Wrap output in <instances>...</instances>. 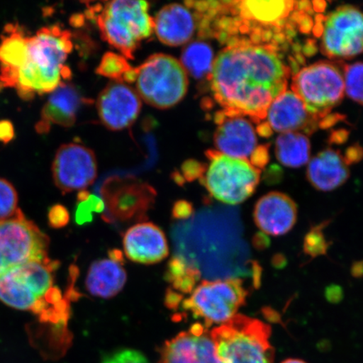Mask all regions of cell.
I'll return each mask as SVG.
<instances>
[{"label": "cell", "mask_w": 363, "mask_h": 363, "mask_svg": "<svg viewBox=\"0 0 363 363\" xmlns=\"http://www.w3.org/2000/svg\"><path fill=\"white\" fill-rule=\"evenodd\" d=\"M135 92L150 106L169 108L187 94L188 74L174 57L158 53L135 67Z\"/></svg>", "instance_id": "cell-7"}, {"label": "cell", "mask_w": 363, "mask_h": 363, "mask_svg": "<svg viewBox=\"0 0 363 363\" xmlns=\"http://www.w3.org/2000/svg\"><path fill=\"white\" fill-rule=\"evenodd\" d=\"M201 278V271L183 257H172L167 264L165 279L172 286L169 289L182 296L191 294Z\"/></svg>", "instance_id": "cell-26"}, {"label": "cell", "mask_w": 363, "mask_h": 363, "mask_svg": "<svg viewBox=\"0 0 363 363\" xmlns=\"http://www.w3.org/2000/svg\"><path fill=\"white\" fill-rule=\"evenodd\" d=\"M49 240L21 211L0 220V277L31 262L48 257Z\"/></svg>", "instance_id": "cell-10"}, {"label": "cell", "mask_w": 363, "mask_h": 363, "mask_svg": "<svg viewBox=\"0 0 363 363\" xmlns=\"http://www.w3.org/2000/svg\"><path fill=\"white\" fill-rule=\"evenodd\" d=\"M142 102L135 90L121 82H111L99 94L97 110L106 128L121 130L133 125L140 112Z\"/></svg>", "instance_id": "cell-13"}, {"label": "cell", "mask_w": 363, "mask_h": 363, "mask_svg": "<svg viewBox=\"0 0 363 363\" xmlns=\"http://www.w3.org/2000/svg\"><path fill=\"white\" fill-rule=\"evenodd\" d=\"M102 363H150L142 353L134 350H122L112 354Z\"/></svg>", "instance_id": "cell-31"}, {"label": "cell", "mask_w": 363, "mask_h": 363, "mask_svg": "<svg viewBox=\"0 0 363 363\" xmlns=\"http://www.w3.org/2000/svg\"><path fill=\"white\" fill-rule=\"evenodd\" d=\"M74 85L62 83L50 95L35 129L40 134L48 133L53 125L70 127L84 103H87Z\"/></svg>", "instance_id": "cell-20"}, {"label": "cell", "mask_w": 363, "mask_h": 363, "mask_svg": "<svg viewBox=\"0 0 363 363\" xmlns=\"http://www.w3.org/2000/svg\"><path fill=\"white\" fill-rule=\"evenodd\" d=\"M248 292L242 280L226 279L202 281L181 303L179 316L188 315L201 320L206 329L212 325H223L235 315L246 302Z\"/></svg>", "instance_id": "cell-8"}, {"label": "cell", "mask_w": 363, "mask_h": 363, "mask_svg": "<svg viewBox=\"0 0 363 363\" xmlns=\"http://www.w3.org/2000/svg\"><path fill=\"white\" fill-rule=\"evenodd\" d=\"M267 125L281 134L299 133L311 134L316 129L318 121L306 110L305 104L292 90H286L271 104L267 113Z\"/></svg>", "instance_id": "cell-16"}, {"label": "cell", "mask_w": 363, "mask_h": 363, "mask_svg": "<svg viewBox=\"0 0 363 363\" xmlns=\"http://www.w3.org/2000/svg\"><path fill=\"white\" fill-rule=\"evenodd\" d=\"M78 202L75 220L79 225L89 223L93 220V213H101L104 210V203L101 198L91 194L86 190L79 192Z\"/></svg>", "instance_id": "cell-29"}, {"label": "cell", "mask_w": 363, "mask_h": 363, "mask_svg": "<svg viewBox=\"0 0 363 363\" xmlns=\"http://www.w3.org/2000/svg\"><path fill=\"white\" fill-rule=\"evenodd\" d=\"M108 258L94 262L86 278V288L94 296L108 298L119 294L127 280L124 258L119 250L108 252Z\"/></svg>", "instance_id": "cell-21"}, {"label": "cell", "mask_w": 363, "mask_h": 363, "mask_svg": "<svg viewBox=\"0 0 363 363\" xmlns=\"http://www.w3.org/2000/svg\"><path fill=\"white\" fill-rule=\"evenodd\" d=\"M13 128L8 122H0V140L8 142L13 138Z\"/></svg>", "instance_id": "cell-36"}, {"label": "cell", "mask_w": 363, "mask_h": 363, "mask_svg": "<svg viewBox=\"0 0 363 363\" xmlns=\"http://www.w3.org/2000/svg\"><path fill=\"white\" fill-rule=\"evenodd\" d=\"M0 42V90L15 89L25 99L51 94L71 78L66 65L74 48L69 31L57 26L29 35L9 25Z\"/></svg>", "instance_id": "cell-2"}, {"label": "cell", "mask_w": 363, "mask_h": 363, "mask_svg": "<svg viewBox=\"0 0 363 363\" xmlns=\"http://www.w3.org/2000/svg\"><path fill=\"white\" fill-rule=\"evenodd\" d=\"M104 40L126 59H133L136 49L154 31V21L146 1L116 0L91 9Z\"/></svg>", "instance_id": "cell-4"}, {"label": "cell", "mask_w": 363, "mask_h": 363, "mask_svg": "<svg viewBox=\"0 0 363 363\" xmlns=\"http://www.w3.org/2000/svg\"><path fill=\"white\" fill-rule=\"evenodd\" d=\"M18 196L15 188L8 181L0 179V220L9 219L16 214Z\"/></svg>", "instance_id": "cell-30"}, {"label": "cell", "mask_w": 363, "mask_h": 363, "mask_svg": "<svg viewBox=\"0 0 363 363\" xmlns=\"http://www.w3.org/2000/svg\"><path fill=\"white\" fill-rule=\"evenodd\" d=\"M160 363H222L214 340L201 323L167 342L161 351Z\"/></svg>", "instance_id": "cell-14"}, {"label": "cell", "mask_w": 363, "mask_h": 363, "mask_svg": "<svg viewBox=\"0 0 363 363\" xmlns=\"http://www.w3.org/2000/svg\"><path fill=\"white\" fill-rule=\"evenodd\" d=\"M291 1L231 2V7L240 21H255L263 25H275L293 11Z\"/></svg>", "instance_id": "cell-23"}, {"label": "cell", "mask_w": 363, "mask_h": 363, "mask_svg": "<svg viewBox=\"0 0 363 363\" xmlns=\"http://www.w3.org/2000/svg\"><path fill=\"white\" fill-rule=\"evenodd\" d=\"M214 61L212 48L202 40L189 43L182 52V66L187 74L197 80L210 79Z\"/></svg>", "instance_id": "cell-25"}, {"label": "cell", "mask_w": 363, "mask_h": 363, "mask_svg": "<svg viewBox=\"0 0 363 363\" xmlns=\"http://www.w3.org/2000/svg\"><path fill=\"white\" fill-rule=\"evenodd\" d=\"M123 246L126 257L142 264L164 260L169 252L165 234L148 222L130 227L124 235Z\"/></svg>", "instance_id": "cell-18"}, {"label": "cell", "mask_w": 363, "mask_h": 363, "mask_svg": "<svg viewBox=\"0 0 363 363\" xmlns=\"http://www.w3.org/2000/svg\"><path fill=\"white\" fill-rule=\"evenodd\" d=\"M254 219L263 233L274 237L285 235L296 223V204L284 194H267L257 201Z\"/></svg>", "instance_id": "cell-19"}, {"label": "cell", "mask_w": 363, "mask_h": 363, "mask_svg": "<svg viewBox=\"0 0 363 363\" xmlns=\"http://www.w3.org/2000/svg\"><path fill=\"white\" fill-rule=\"evenodd\" d=\"M192 212V204L187 201H182L174 204L172 215H174L177 219H185V218H188L191 215Z\"/></svg>", "instance_id": "cell-35"}, {"label": "cell", "mask_w": 363, "mask_h": 363, "mask_svg": "<svg viewBox=\"0 0 363 363\" xmlns=\"http://www.w3.org/2000/svg\"><path fill=\"white\" fill-rule=\"evenodd\" d=\"M269 158V148L267 146H262L257 148L249 162L257 169H260L267 164Z\"/></svg>", "instance_id": "cell-34"}, {"label": "cell", "mask_w": 363, "mask_h": 363, "mask_svg": "<svg viewBox=\"0 0 363 363\" xmlns=\"http://www.w3.org/2000/svg\"><path fill=\"white\" fill-rule=\"evenodd\" d=\"M275 154L284 166L298 169L306 165L310 159V140L299 133L281 134L276 140Z\"/></svg>", "instance_id": "cell-24"}, {"label": "cell", "mask_w": 363, "mask_h": 363, "mask_svg": "<svg viewBox=\"0 0 363 363\" xmlns=\"http://www.w3.org/2000/svg\"><path fill=\"white\" fill-rule=\"evenodd\" d=\"M208 164L199 181L216 201L235 206L252 196L259 184L261 170L247 159L206 152Z\"/></svg>", "instance_id": "cell-6"}, {"label": "cell", "mask_w": 363, "mask_h": 363, "mask_svg": "<svg viewBox=\"0 0 363 363\" xmlns=\"http://www.w3.org/2000/svg\"><path fill=\"white\" fill-rule=\"evenodd\" d=\"M321 52L331 59H349L363 53V13L342 6L324 19Z\"/></svg>", "instance_id": "cell-11"}, {"label": "cell", "mask_w": 363, "mask_h": 363, "mask_svg": "<svg viewBox=\"0 0 363 363\" xmlns=\"http://www.w3.org/2000/svg\"><path fill=\"white\" fill-rule=\"evenodd\" d=\"M58 267V262L47 257L7 272L0 277V301L18 310L34 313L40 323L65 329L72 297L55 285Z\"/></svg>", "instance_id": "cell-3"}, {"label": "cell", "mask_w": 363, "mask_h": 363, "mask_svg": "<svg viewBox=\"0 0 363 363\" xmlns=\"http://www.w3.org/2000/svg\"><path fill=\"white\" fill-rule=\"evenodd\" d=\"M96 72L113 82L133 84L135 79V67H131L124 56L115 52L104 54Z\"/></svg>", "instance_id": "cell-27"}, {"label": "cell", "mask_w": 363, "mask_h": 363, "mask_svg": "<svg viewBox=\"0 0 363 363\" xmlns=\"http://www.w3.org/2000/svg\"><path fill=\"white\" fill-rule=\"evenodd\" d=\"M282 363H306V362H305L302 360H298V359H288V360L284 361Z\"/></svg>", "instance_id": "cell-37"}, {"label": "cell", "mask_w": 363, "mask_h": 363, "mask_svg": "<svg viewBox=\"0 0 363 363\" xmlns=\"http://www.w3.org/2000/svg\"><path fill=\"white\" fill-rule=\"evenodd\" d=\"M347 159L339 151L325 149L308 163L307 178L321 191H331L346 183L350 176Z\"/></svg>", "instance_id": "cell-22"}, {"label": "cell", "mask_w": 363, "mask_h": 363, "mask_svg": "<svg viewBox=\"0 0 363 363\" xmlns=\"http://www.w3.org/2000/svg\"><path fill=\"white\" fill-rule=\"evenodd\" d=\"M345 93L363 106V62H355L343 67Z\"/></svg>", "instance_id": "cell-28"}, {"label": "cell", "mask_w": 363, "mask_h": 363, "mask_svg": "<svg viewBox=\"0 0 363 363\" xmlns=\"http://www.w3.org/2000/svg\"><path fill=\"white\" fill-rule=\"evenodd\" d=\"M97 160L92 150L83 145H63L52 165L54 182L65 193L85 190L97 177Z\"/></svg>", "instance_id": "cell-12"}, {"label": "cell", "mask_w": 363, "mask_h": 363, "mask_svg": "<svg viewBox=\"0 0 363 363\" xmlns=\"http://www.w3.org/2000/svg\"><path fill=\"white\" fill-rule=\"evenodd\" d=\"M48 220L50 225L54 228H61L69 221V214L65 207L57 204L50 210Z\"/></svg>", "instance_id": "cell-33"}, {"label": "cell", "mask_w": 363, "mask_h": 363, "mask_svg": "<svg viewBox=\"0 0 363 363\" xmlns=\"http://www.w3.org/2000/svg\"><path fill=\"white\" fill-rule=\"evenodd\" d=\"M289 76L274 45L234 38L215 58L208 82L222 111L260 123L287 90Z\"/></svg>", "instance_id": "cell-1"}, {"label": "cell", "mask_w": 363, "mask_h": 363, "mask_svg": "<svg viewBox=\"0 0 363 363\" xmlns=\"http://www.w3.org/2000/svg\"><path fill=\"white\" fill-rule=\"evenodd\" d=\"M339 67L337 63L321 61L302 68L293 77V92L318 121L329 115L344 97L343 70Z\"/></svg>", "instance_id": "cell-9"}, {"label": "cell", "mask_w": 363, "mask_h": 363, "mask_svg": "<svg viewBox=\"0 0 363 363\" xmlns=\"http://www.w3.org/2000/svg\"><path fill=\"white\" fill-rule=\"evenodd\" d=\"M222 363H272L271 328L262 321L235 315L211 331Z\"/></svg>", "instance_id": "cell-5"}, {"label": "cell", "mask_w": 363, "mask_h": 363, "mask_svg": "<svg viewBox=\"0 0 363 363\" xmlns=\"http://www.w3.org/2000/svg\"><path fill=\"white\" fill-rule=\"evenodd\" d=\"M153 21L157 38L170 47L188 43L198 30L196 13L187 2L163 7Z\"/></svg>", "instance_id": "cell-17"}, {"label": "cell", "mask_w": 363, "mask_h": 363, "mask_svg": "<svg viewBox=\"0 0 363 363\" xmlns=\"http://www.w3.org/2000/svg\"><path fill=\"white\" fill-rule=\"evenodd\" d=\"M206 170V164L197 161H188L182 166V179H185L189 182L194 179H201Z\"/></svg>", "instance_id": "cell-32"}, {"label": "cell", "mask_w": 363, "mask_h": 363, "mask_svg": "<svg viewBox=\"0 0 363 363\" xmlns=\"http://www.w3.org/2000/svg\"><path fill=\"white\" fill-rule=\"evenodd\" d=\"M215 121L216 151L249 160L258 147L257 133L251 122L242 116L230 115L222 111L216 113Z\"/></svg>", "instance_id": "cell-15"}]
</instances>
